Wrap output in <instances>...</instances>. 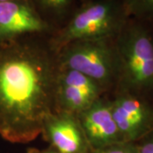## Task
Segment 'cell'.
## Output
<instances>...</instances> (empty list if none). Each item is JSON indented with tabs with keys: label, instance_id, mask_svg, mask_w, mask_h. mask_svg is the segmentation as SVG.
Returning a JSON list of instances; mask_svg holds the SVG:
<instances>
[{
	"label": "cell",
	"instance_id": "6da1fadb",
	"mask_svg": "<svg viewBox=\"0 0 153 153\" xmlns=\"http://www.w3.org/2000/svg\"><path fill=\"white\" fill-rule=\"evenodd\" d=\"M50 38L32 35L0 43V137L8 142L35 140L55 111L60 66Z\"/></svg>",
	"mask_w": 153,
	"mask_h": 153
},
{
	"label": "cell",
	"instance_id": "7a4b0ae2",
	"mask_svg": "<svg viewBox=\"0 0 153 153\" xmlns=\"http://www.w3.org/2000/svg\"><path fill=\"white\" fill-rule=\"evenodd\" d=\"M115 44L119 62L115 91L129 92L153 101V27L130 17Z\"/></svg>",
	"mask_w": 153,
	"mask_h": 153
},
{
	"label": "cell",
	"instance_id": "3957f363",
	"mask_svg": "<svg viewBox=\"0 0 153 153\" xmlns=\"http://www.w3.org/2000/svg\"><path fill=\"white\" fill-rule=\"evenodd\" d=\"M129 18L123 0H88L51 36V44L58 51L75 41L116 38Z\"/></svg>",
	"mask_w": 153,
	"mask_h": 153
},
{
	"label": "cell",
	"instance_id": "277c9868",
	"mask_svg": "<svg viewBox=\"0 0 153 153\" xmlns=\"http://www.w3.org/2000/svg\"><path fill=\"white\" fill-rule=\"evenodd\" d=\"M115 39L80 40L66 44L58 50L60 66L81 72L97 82L106 94H111L119 76Z\"/></svg>",
	"mask_w": 153,
	"mask_h": 153
},
{
	"label": "cell",
	"instance_id": "5b68a950",
	"mask_svg": "<svg viewBox=\"0 0 153 153\" xmlns=\"http://www.w3.org/2000/svg\"><path fill=\"white\" fill-rule=\"evenodd\" d=\"M111 112L123 141L136 143L153 130V101L138 94H109Z\"/></svg>",
	"mask_w": 153,
	"mask_h": 153
},
{
	"label": "cell",
	"instance_id": "8992f818",
	"mask_svg": "<svg viewBox=\"0 0 153 153\" xmlns=\"http://www.w3.org/2000/svg\"><path fill=\"white\" fill-rule=\"evenodd\" d=\"M55 33L29 0L0 3V43L32 35L52 36Z\"/></svg>",
	"mask_w": 153,
	"mask_h": 153
},
{
	"label": "cell",
	"instance_id": "52a82bcc",
	"mask_svg": "<svg viewBox=\"0 0 153 153\" xmlns=\"http://www.w3.org/2000/svg\"><path fill=\"white\" fill-rule=\"evenodd\" d=\"M41 134L50 147L60 153H89L91 151L76 115L53 112L44 121Z\"/></svg>",
	"mask_w": 153,
	"mask_h": 153
},
{
	"label": "cell",
	"instance_id": "ba28073f",
	"mask_svg": "<svg viewBox=\"0 0 153 153\" xmlns=\"http://www.w3.org/2000/svg\"><path fill=\"white\" fill-rule=\"evenodd\" d=\"M77 117L91 150L123 142L112 116L109 94L99 98Z\"/></svg>",
	"mask_w": 153,
	"mask_h": 153
},
{
	"label": "cell",
	"instance_id": "9c48e42d",
	"mask_svg": "<svg viewBox=\"0 0 153 153\" xmlns=\"http://www.w3.org/2000/svg\"><path fill=\"white\" fill-rule=\"evenodd\" d=\"M44 22L59 30L79 5V0H29Z\"/></svg>",
	"mask_w": 153,
	"mask_h": 153
},
{
	"label": "cell",
	"instance_id": "30bf717a",
	"mask_svg": "<svg viewBox=\"0 0 153 153\" xmlns=\"http://www.w3.org/2000/svg\"><path fill=\"white\" fill-rule=\"evenodd\" d=\"M128 16L153 27V0H123Z\"/></svg>",
	"mask_w": 153,
	"mask_h": 153
},
{
	"label": "cell",
	"instance_id": "8fae6325",
	"mask_svg": "<svg viewBox=\"0 0 153 153\" xmlns=\"http://www.w3.org/2000/svg\"><path fill=\"white\" fill-rule=\"evenodd\" d=\"M89 153H139L136 143L119 142L105 147L91 150Z\"/></svg>",
	"mask_w": 153,
	"mask_h": 153
},
{
	"label": "cell",
	"instance_id": "7c38bea8",
	"mask_svg": "<svg viewBox=\"0 0 153 153\" xmlns=\"http://www.w3.org/2000/svg\"><path fill=\"white\" fill-rule=\"evenodd\" d=\"M139 153H153V130L136 142Z\"/></svg>",
	"mask_w": 153,
	"mask_h": 153
},
{
	"label": "cell",
	"instance_id": "4fadbf2b",
	"mask_svg": "<svg viewBox=\"0 0 153 153\" xmlns=\"http://www.w3.org/2000/svg\"><path fill=\"white\" fill-rule=\"evenodd\" d=\"M27 153H60L59 152L55 151V149L49 147L48 149H44V150H39L36 148H29L27 149Z\"/></svg>",
	"mask_w": 153,
	"mask_h": 153
},
{
	"label": "cell",
	"instance_id": "5bb4252c",
	"mask_svg": "<svg viewBox=\"0 0 153 153\" xmlns=\"http://www.w3.org/2000/svg\"><path fill=\"white\" fill-rule=\"evenodd\" d=\"M8 1H13V0H0V3H3V2H8Z\"/></svg>",
	"mask_w": 153,
	"mask_h": 153
},
{
	"label": "cell",
	"instance_id": "9a60e30c",
	"mask_svg": "<svg viewBox=\"0 0 153 153\" xmlns=\"http://www.w3.org/2000/svg\"><path fill=\"white\" fill-rule=\"evenodd\" d=\"M85 1H88V0H79V3H83Z\"/></svg>",
	"mask_w": 153,
	"mask_h": 153
}]
</instances>
